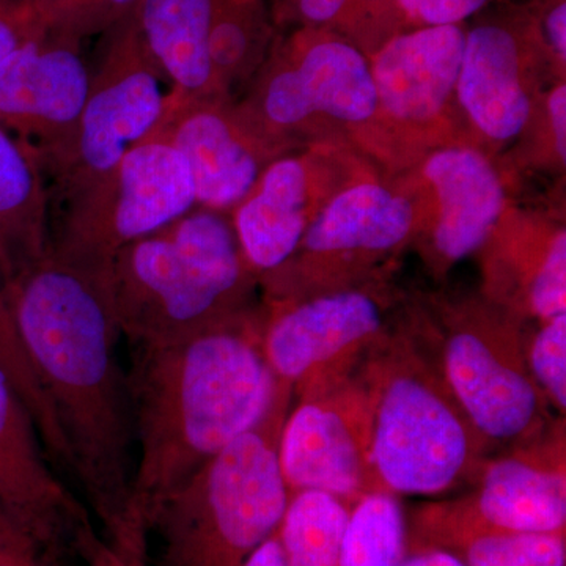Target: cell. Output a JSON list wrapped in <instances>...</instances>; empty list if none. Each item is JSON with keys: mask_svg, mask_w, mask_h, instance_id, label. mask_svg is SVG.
Instances as JSON below:
<instances>
[{"mask_svg": "<svg viewBox=\"0 0 566 566\" xmlns=\"http://www.w3.org/2000/svg\"><path fill=\"white\" fill-rule=\"evenodd\" d=\"M237 102L245 123L286 153L324 140L359 148L376 112L370 59L333 33H279Z\"/></svg>", "mask_w": 566, "mask_h": 566, "instance_id": "52a82bcc", "label": "cell"}, {"mask_svg": "<svg viewBox=\"0 0 566 566\" xmlns=\"http://www.w3.org/2000/svg\"><path fill=\"white\" fill-rule=\"evenodd\" d=\"M163 71L142 40L134 11L103 33L87 98L73 132L36 158L50 202L112 169L163 120Z\"/></svg>", "mask_w": 566, "mask_h": 566, "instance_id": "8fae6325", "label": "cell"}, {"mask_svg": "<svg viewBox=\"0 0 566 566\" xmlns=\"http://www.w3.org/2000/svg\"><path fill=\"white\" fill-rule=\"evenodd\" d=\"M277 28H308L333 33L367 55L406 31L400 0H271Z\"/></svg>", "mask_w": 566, "mask_h": 566, "instance_id": "d4e9b609", "label": "cell"}, {"mask_svg": "<svg viewBox=\"0 0 566 566\" xmlns=\"http://www.w3.org/2000/svg\"><path fill=\"white\" fill-rule=\"evenodd\" d=\"M406 554L408 526L397 495H364L353 506L338 566H400Z\"/></svg>", "mask_w": 566, "mask_h": 566, "instance_id": "4316f807", "label": "cell"}, {"mask_svg": "<svg viewBox=\"0 0 566 566\" xmlns=\"http://www.w3.org/2000/svg\"><path fill=\"white\" fill-rule=\"evenodd\" d=\"M558 80L566 81V0H527Z\"/></svg>", "mask_w": 566, "mask_h": 566, "instance_id": "d590c367", "label": "cell"}, {"mask_svg": "<svg viewBox=\"0 0 566 566\" xmlns=\"http://www.w3.org/2000/svg\"><path fill=\"white\" fill-rule=\"evenodd\" d=\"M409 29L465 24L483 10L505 0H400Z\"/></svg>", "mask_w": 566, "mask_h": 566, "instance_id": "836d02e7", "label": "cell"}, {"mask_svg": "<svg viewBox=\"0 0 566 566\" xmlns=\"http://www.w3.org/2000/svg\"><path fill=\"white\" fill-rule=\"evenodd\" d=\"M468 22L457 84L465 145L502 155L558 80L526 2L505 0Z\"/></svg>", "mask_w": 566, "mask_h": 566, "instance_id": "5bb4252c", "label": "cell"}, {"mask_svg": "<svg viewBox=\"0 0 566 566\" xmlns=\"http://www.w3.org/2000/svg\"><path fill=\"white\" fill-rule=\"evenodd\" d=\"M140 0H82L70 17L59 25L55 35L82 41L93 35H103L107 29L128 17Z\"/></svg>", "mask_w": 566, "mask_h": 566, "instance_id": "d6a6232c", "label": "cell"}, {"mask_svg": "<svg viewBox=\"0 0 566 566\" xmlns=\"http://www.w3.org/2000/svg\"><path fill=\"white\" fill-rule=\"evenodd\" d=\"M363 368L375 395L371 461L381 491L398 497L471 486L494 450L398 312Z\"/></svg>", "mask_w": 566, "mask_h": 566, "instance_id": "5b68a950", "label": "cell"}, {"mask_svg": "<svg viewBox=\"0 0 566 566\" xmlns=\"http://www.w3.org/2000/svg\"><path fill=\"white\" fill-rule=\"evenodd\" d=\"M499 161L517 178L536 172L564 178L566 169V81H556L536 99L526 126Z\"/></svg>", "mask_w": 566, "mask_h": 566, "instance_id": "83f0119b", "label": "cell"}, {"mask_svg": "<svg viewBox=\"0 0 566 566\" xmlns=\"http://www.w3.org/2000/svg\"><path fill=\"white\" fill-rule=\"evenodd\" d=\"M405 296L390 270L348 289L262 303L263 354L275 379L301 397L353 375Z\"/></svg>", "mask_w": 566, "mask_h": 566, "instance_id": "4fadbf2b", "label": "cell"}, {"mask_svg": "<svg viewBox=\"0 0 566 566\" xmlns=\"http://www.w3.org/2000/svg\"><path fill=\"white\" fill-rule=\"evenodd\" d=\"M352 504L324 491H297L289 505L277 536L289 566H338Z\"/></svg>", "mask_w": 566, "mask_h": 566, "instance_id": "484cf974", "label": "cell"}, {"mask_svg": "<svg viewBox=\"0 0 566 566\" xmlns=\"http://www.w3.org/2000/svg\"><path fill=\"white\" fill-rule=\"evenodd\" d=\"M51 465L28 406L0 371V509L54 549L71 535L84 553L95 535Z\"/></svg>", "mask_w": 566, "mask_h": 566, "instance_id": "44dd1931", "label": "cell"}, {"mask_svg": "<svg viewBox=\"0 0 566 566\" xmlns=\"http://www.w3.org/2000/svg\"><path fill=\"white\" fill-rule=\"evenodd\" d=\"M106 281L134 348L181 340L259 304L230 214L200 207L123 248Z\"/></svg>", "mask_w": 566, "mask_h": 566, "instance_id": "3957f363", "label": "cell"}, {"mask_svg": "<svg viewBox=\"0 0 566 566\" xmlns=\"http://www.w3.org/2000/svg\"><path fill=\"white\" fill-rule=\"evenodd\" d=\"M91 85L81 41L44 32L0 65V125L39 155L73 132Z\"/></svg>", "mask_w": 566, "mask_h": 566, "instance_id": "ffe728a7", "label": "cell"}, {"mask_svg": "<svg viewBox=\"0 0 566 566\" xmlns=\"http://www.w3.org/2000/svg\"><path fill=\"white\" fill-rule=\"evenodd\" d=\"M375 395L363 364L342 381L293 397L279 439L286 490L324 491L356 505L381 491L371 461Z\"/></svg>", "mask_w": 566, "mask_h": 566, "instance_id": "e0dca14e", "label": "cell"}, {"mask_svg": "<svg viewBox=\"0 0 566 566\" xmlns=\"http://www.w3.org/2000/svg\"><path fill=\"white\" fill-rule=\"evenodd\" d=\"M50 212L36 153L0 125V268L7 282L50 252Z\"/></svg>", "mask_w": 566, "mask_h": 566, "instance_id": "603a6c76", "label": "cell"}, {"mask_svg": "<svg viewBox=\"0 0 566 566\" xmlns=\"http://www.w3.org/2000/svg\"><path fill=\"white\" fill-rule=\"evenodd\" d=\"M381 175L348 142H315L277 156L230 212L245 263L259 282L293 255L338 193Z\"/></svg>", "mask_w": 566, "mask_h": 566, "instance_id": "2e32d148", "label": "cell"}, {"mask_svg": "<svg viewBox=\"0 0 566 566\" xmlns=\"http://www.w3.org/2000/svg\"><path fill=\"white\" fill-rule=\"evenodd\" d=\"M44 32L32 6L0 0V65L25 41Z\"/></svg>", "mask_w": 566, "mask_h": 566, "instance_id": "8d00e7d4", "label": "cell"}, {"mask_svg": "<svg viewBox=\"0 0 566 566\" xmlns=\"http://www.w3.org/2000/svg\"><path fill=\"white\" fill-rule=\"evenodd\" d=\"M50 252L106 271L126 245L158 232L197 207L188 164L151 133L95 180L51 200Z\"/></svg>", "mask_w": 566, "mask_h": 566, "instance_id": "ba28073f", "label": "cell"}, {"mask_svg": "<svg viewBox=\"0 0 566 566\" xmlns=\"http://www.w3.org/2000/svg\"><path fill=\"white\" fill-rule=\"evenodd\" d=\"M526 359L532 378L557 416L566 412V314L532 324Z\"/></svg>", "mask_w": 566, "mask_h": 566, "instance_id": "4dcf8cb0", "label": "cell"}, {"mask_svg": "<svg viewBox=\"0 0 566 566\" xmlns=\"http://www.w3.org/2000/svg\"><path fill=\"white\" fill-rule=\"evenodd\" d=\"M82 0H32L33 11L41 28L46 32L55 31L71 11L76 9Z\"/></svg>", "mask_w": 566, "mask_h": 566, "instance_id": "74e56055", "label": "cell"}, {"mask_svg": "<svg viewBox=\"0 0 566 566\" xmlns=\"http://www.w3.org/2000/svg\"><path fill=\"white\" fill-rule=\"evenodd\" d=\"M279 33L268 0H219L208 41L216 96L237 99L266 61Z\"/></svg>", "mask_w": 566, "mask_h": 566, "instance_id": "cb8c5ba5", "label": "cell"}, {"mask_svg": "<svg viewBox=\"0 0 566 566\" xmlns=\"http://www.w3.org/2000/svg\"><path fill=\"white\" fill-rule=\"evenodd\" d=\"M465 31L468 22L406 29L371 55L376 112L357 150L385 177L465 145L457 102Z\"/></svg>", "mask_w": 566, "mask_h": 566, "instance_id": "9c48e42d", "label": "cell"}, {"mask_svg": "<svg viewBox=\"0 0 566 566\" xmlns=\"http://www.w3.org/2000/svg\"><path fill=\"white\" fill-rule=\"evenodd\" d=\"M180 151L191 172L197 207L230 212L283 153L245 123L233 98L167 104L155 132Z\"/></svg>", "mask_w": 566, "mask_h": 566, "instance_id": "d6986e66", "label": "cell"}, {"mask_svg": "<svg viewBox=\"0 0 566 566\" xmlns=\"http://www.w3.org/2000/svg\"><path fill=\"white\" fill-rule=\"evenodd\" d=\"M400 566H464V564L447 551L424 547V549L408 551Z\"/></svg>", "mask_w": 566, "mask_h": 566, "instance_id": "f35d334b", "label": "cell"}, {"mask_svg": "<svg viewBox=\"0 0 566 566\" xmlns=\"http://www.w3.org/2000/svg\"><path fill=\"white\" fill-rule=\"evenodd\" d=\"M14 322L69 453V472L106 527L133 513L134 423L106 271L48 252L9 282Z\"/></svg>", "mask_w": 566, "mask_h": 566, "instance_id": "6da1fadb", "label": "cell"}, {"mask_svg": "<svg viewBox=\"0 0 566 566\" xmlns=\"http://www.w3.org/2000/svg\"><path fill=\"white\" fill-rule=\"evenodd\" d=\"M450 554L464 566H566V534L480 536Z\"/></svg>", "mask_w": 566, "mask_h": 566, "instance_id": "f546056e", "label": "cell"}, {"mask_svg": "<svg viewBox=\"0 0 566 566\" xmlns=\"http://www.w3.org/2000/svg\"><path fill=\"white\" fill-rule=\"evenodd\" d=\"M412 230L411 202L390 178L356 182L327 205L285 263L260 277L262 303L348 289L395 270Z\"/></svg>", "mask_w": 566, "mask_h": 566, "instance_id": "7c38bea8", "label": "cell"}, {"mask_svg": "<svg viewBox=\"0 0 566 566\" xmlns=\"http://www.w3.org/2000/svg\"><path fill=\"white\" fill-rule=\"evenodd\" d=\"M0 371L9 378L11 386L28 406L52 463L69 469L65 442L52 416L46 397L41 390L39 378L33 370L11 312L9 282L2 268H0Z\"/></svg>", "mask_w": 566, "mask_h": 566, "instance_id": "f1b7e54d", "label": "cell"}, {"mask_svg": "<svg viewBox=\"0 0 566 566\" xmlns=\"http://www.w3.org/2000/svg\"><path fill=\"white\" fill-rule=\"evenodd\" d=\"M398 318L495 452L556 420L526 359L531 324L476 292L406 293Z\"/></svg>", "mask_w": 566, "mask_h": 566, "instance_id": "277c9868", "label": "cell"}, {"mask_svg": "<svg viewBox=\"0 0 566 566\" xmlns=\"http://www.w3.org/2000/svg\"><path fill=\"white\" fill-rule=\"evenodd\" d=\"M262 333L260 301L181 340L134 348L128 386L139 453L132 505L147 526L163 497L270 411L281 382Z\"/></svg>", "mask_w": 566, "mask_h": 566, "instance_id": "7a4b0ae2", "label": "cell"}, {"mask_svg": "<svg viewBox=\"0 0 566 566\" xmlns=\"http://www.w3.org/2000/svg\"><path fill=\"white\" fill-rule=\"evenodd\" d=\"M219 0H140L137 28L153 61L172 85L167 104L219 98L208 41Z\"/></svg>", "mask_w": 566, "mask_h": 566, "instance_id": "7402d4cb", "label": "cell"}, {"mask_svg": "<svg viewBox=\"0 0 566 566\" xmlns=\"http://www.w3.org/2000/svg\"><path fill=\"white\" fill-rule=\"evenodd\" d=\"M147 528L132 526L117 534L107 535V539L95 538L85 549L91 566H147Z\"/></svg>", "mask_w": 566, "mask_h": 566, "instance_id": "e575fe53", "label": "cell"}, {"mask_svg": "<svg viewBox=\"0 0 566 566\" xmlns=\"http://www.w3.org/2000/svg\"><path fill=\"white\" fill-rule=\"evenodd\" d=\"M475 259L491 303L527 324L566 314L564 212L510 205Z\"/></svg>", "mask_w": 566, "mask_h": 566, "instance_id": "ac0fdd59", "label": "cell"}, {"mask_svg": "<svg viewBox=\"0 0 566 566\" xmlns=\"http://www.w3.org/2000/svg\"><path fill=\"white\" fill-rule=\"evenodd\" d=\"M389 178L411 202L409 248L436 282H444L458 263L475 256L513 203L517 182L497 156L463 144L428 153Z\"/></svg>", "mask_w": 566, "mask_h": 566, "instance_id": "9a60e30c", "label": "cell"}, {"mask_svg": "<svg viewBox=\"0 0 566 566\" xmlns=\"http://www.w3.org/2000/svg\"><path fill=\"white\" fill-rule=\"evenodd\" d=\"M57 549L0 509V566H57Z\"/></svg>", "mask_w": 566, "mask_h": 566, "instance_id": "1f68e13d", "label": "cell"}, {"mask_svg": "<svg viewBox=\"0 0 566 566\" xmlns=\"http://www.w3.org/2000/svg\"><path fill=\"white\" fill-rule=\"evenodd\" d=\"M241 566H289L283 557L281 543L275 534L245 558Z\"/></svg>", "mask_w": 566, "mask_h": 566, "instance_id": "ab89813d", "label": "cell"}, {"mask_svg": "<svg viewBox=\"0 0 566 566\" xmlns=\"http://www.w3.org/2000/svg\"><path fill=\"white\" fill-rule=\"evenodd\" d=\"M565 434V417H556L538 438L488 457L468 493L412 509L408 551L453 553L480 536L566 534Z\"/></svg>", "mask_w": 566, "mask_h": 566, "instance_id": "30bf717a", "label": "cell"}, {"mask_svg": "<svg viewBox=\"0 0 566 566\" xmlns=\"http://www.w3.org/2000/svg\"><path fill=\"white\" fill-rule=\"evenodd\" d=\"M11 2L25 3V6H32V0H11Z\"/></svg>", "mask_w": 566, "mask_h": 566, "instance_id": "60d3db41", "label": "cell"}, {"mask_svg": "<svg viewBox=\"0 0 566 566\" xmlns=\"http://www.w3.org/2000/svg\"><path fill=\"white\" fill-rule=\"evenodd\" d=\"M292 403L293 387L281 382L255 427L153 509L148 531L161 536V566H241L277 532L290 499L279 439Z\"/></svg>", "mask_w": 566, "mask_h": 566, "instance_id": "8992f818", "label": "cell"}]
</instances>
